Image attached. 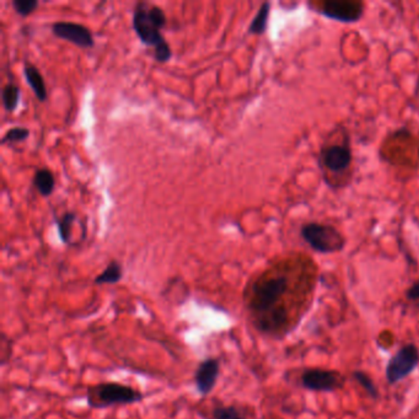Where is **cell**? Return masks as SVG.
Wrapping results in <instances>:
<instances>
[{
	"mask_svg": "<svg viewBox=\"0 0 419 419\" xmlns=\"http://www.w3.org/2000/svg\"><path fill=\"white\" fill-rule=\"evenodd\" d=\"M166 15L156 5L139 3L133 14V29L143 44L154 47V58L160 63L168 62L172 57L170 44L160 30L166 25Z\"/></svg>",
	"mask_w": 419,
	"mask_h": 419,
	"instance_id": "cell-1",
	"label": "cell"
},
{
	"mask_svg": "<svg viewBox=\"0 0 419 419\" xmlns=\"http://www.w3.org/2000/svg\"><path fill=\"white\" fill-rule=\"evenodd\" d=\"M89 406L94 410H105L113 406L134 405L144 400V395L128 385L119 383H101L89 386L86 390Z\"/></svg>",
	"mask_w": 419,
	"mask_h": 419,
	"instance_id": "cell-2",
	"label": "cell"
},
{
	"mask_svg": "<svg viewBox=\"0 0 419 419\" xmlns=\"http://www.w3.org/2000/svg\"><path fill=\"white\" fill-rule=\"evenodd\" d=\"M301 236L315 251L321 253L338 252L344 246L343 236L333 226L310 223L301 229Z\"/></svg>",
	"mask_w": 419,
	"mask_h": 419,
	"instance_id": "cell-3",
	"label": "cell"
},
{
	"mask_svg": "<svg viewBox=\"0 0 419 419\" xmlns=\"http://www.w3.org/2000/svg\"><path fill=\"white\" fill-rule=\"evenodd\" d=\"M419 365V349L415 344H406L393 358L386 365V380L390 385L398 384V381L410 375Z\"/></svg>",
	"mask_w": 419,
	"mask_h": 419,
	"instance_id": "cell-4",
	"label": "cell"
},
{
	"mask_svg": "<svg viewBox=\"0 0 419 419\" xmlns=\"http://www.w3.org/2000/svg\"><path fill=\"white\" fill-rule=\"evenodd\" d=\"M303 388L316 393H333L343 388L345 383L340 371L323 370V369H308L301 374Z\"/></svg>",
	"mask_w": 419,
	"mask_h": 419,
	"instance_id": "cell-5",
	"label": "cell"
},
{
	"mask_svg": "<svg viewBox=\"0 0 419 419\" xmlns=\"http://www.w3.org/2000/svg\"><path fill=\"white\" fill-rule=\"evenodd\" d=\"M364 13V4L353 0H327L323 4L321 14L337 21L357 22Z\"/></svg>",
	"mask_w": 419,
	"mask_h": 419,
	"instance_id": "cell-6",
	"label": "cell"
},
{
	"mask_svg": "<svg viewBox=\"0 0 419 419\" xmlns=\"http://www.w3.org/2000/svg\"><path fill=\"white\" fill-rule=\"evenodd\" d=\"M54 35L76 44L81 49H90L94 46V37L88 27L76 22L58 21L52 25Z\"/></svg>",
	"mask_w": 419,
	"mask_h": 419,
	"instance_id": "cell-7",
	"label": "cell"
},
{
	"mask_svg": "<svg viewBox=\"0 0 419 419\" xmlns=\"http://www.w3.org/2000/svg\"><path fill=\"white\" fill-rule=\"evenodd\" d=\"M221 374V362L218 358H207L199 364L194 373V384L202 396H208L216 388Z\"/></svg>",
	"mask_w": 419,
	"mask_h": 419,
	"instance_id": "cell-8",
	"label": "cell"
},
{
	"mask_svg": "<svg viewBox=\"0 0 419 419\" xmlns=\"http://www.w3.org/2000/svg\"><path fill=\"white\" fill-rule=\"evenodd\" d=\"M350 161H352V154L345 146H331L323 154L325 166L333 172L343 171L350 165Z\"/></svg>",
	"mask_w": 419,
	"mask_h": 419,
	"instance_id": "cell-9",
	"label": "cell"
},
{
	"mask_svg": "<svg viewBox=\"0 0 419 419\" xmlns=\"http://www.w3.org/2000/svg\"><path fill=\"white\" fill-rule=\"evenodd\" d=\"M24 74L26 78L27 84L30 85L32 91L40 101H46L47 99V89L44 84V76L39 69L30 62H25L24 64Z\"/></svg>",
	"mask_w": 419,
	"mask_h": 419,
	"instance_id": "cell-10",
	"label": "cell"
},
{
	"mask_svg": "<svg viewBox=\"0 0 419 419\" xmlns=\"http://www.w3.org/2000/svg\"><path fill=\"white\" fill-rule=\"evenodd\" d=\"M34 185L40 192L41 196L49 197L54 193V185H56L54 173L49 168H39L34 176Z\"/></svg>",
	"mask_w": 419,
	"mask_h": 419,
	"instance_id": "cell-11",
	"label": "cell"
},
{
	"mask_svg": "<svg viewBox=\"0 0 419 419\" xmlns=\"http://www.w3.org/2000/svg\"><path fill=\"white\" fill-rule=\"evenodd\" d=\"M122 277H123V271H122L121 263H118L117 261H111L106 268L104 269L101 273L94 279V283L97 286L116 284V283L121 282Z\"/></svg>",
	"mask_w": 419,
	"mask_h": 419,
	"instance_id": "cell-12",
	"label": "cell"
},
{
	"mask_svg": "<svg viewBox=\"0 0 419 419\" xmlns=\"http://www.w3.org/2000/svg\"><path fill=\"white\" fill-rule=\"evenodd\" d=\"M269 11H271V4L268 1L261 5L258 13L256 14V16L253 18L251 25L248 27L250 34H253V35L265 34L267 24H268Z\"/></svg>",
	"mask_w": 419,
	"mask_h": 419,
	"instance_id": "cell-13",
	"label": "cell"
},
{
	"mask_svg": "<svg viewBox=\"0 0 419 419\" xmlns=\"http://www.w3.org/2000/svg\"><path fill=\"white\" fill-rule=\"evenodd\" d=\"M212 419H248L246 412L236 405L216 406L212 410Z\"/></svg>",
	"mask_w": 419,
	"mask_h": 419,
	"instance_id": "cell-14",
	"label": "cell"
},
{
	"mask_svg": "<svg viewBox=\"0 0 419 419\" xmlns=\"http://www.w3.org/2000/svg\"><path fill=\"white\" fill-rule=\"evenodd\" d=\"M1 99H3V105L5 110L8 112H13L18 107L19 100H20V89L13 83L5 85L1 91Z\"/></svg>",
	"mask_w": 419,
	"mask_h": 419,
	"instance_id": "cell-15",
	"label": "cell"
},
{
	"mask_svg": "<svg viewBox=\"0 0 419 419\" xmlns=\"http://www.w3.org/2000/svg\"><path fill=\"white\" fill-rule=\"evenodd\" d=\"M76 221V214L66 212L59 219H57L58 234L63 243H69L71 241V231L73 223Z\"/></svg>",
	"mask_w": 419,
	"mask_h": 419,
	"instance_id": "cell-16",
	"label": "cell"
},
{
	"mask_svg": "<svg viewBox=\"0 0 419 419\" xmlns=\"http://www.w3.org/2000/svg\"><path fill=\"white\" fill-rule=\"evenodd\" d=\"M353 378L358 384L360 385L365 390L369 396H371L373 398H379V390L376 388L375 384L370 379V376L365 374V373H363V371L357 370L354 371Z\"/></svg>",
	"mask_w": 419,
	"mask_h": 419,
	"instance_id": "cell-17",
	"label": "cell"
},
{
	"mask_svg": "<svg viewBox=\"0 0 419 419\" xmlns=\"http://www.w3.org/2000/svg\"><path fill=\"white\" fill-rule=\"evenodd\" d=\"M29 134H30L29 129L24 128V127H14V128L9 129L3 136V138H1V144L26 141Z\"/></svg>",
	"mask_w": 419,
	"mask_h": 419,
	"instance_id": "cell-18",
	"label": "cell"
},
{
	"mask_svg": "<svg viewBox=\"0 0 419 419\" xmlns=\"http://www.w3.org/2000/svg\"><path fill=\"white\" fill-rule=\"evenodd\" d=\"M13 8L19 15L27 16L35 11L36 8L39 6L37 0H13Z\"/></svg>",
	"mask_w": 419,
	"mask_h": 419,
	"instance_id": "cell-19",
	"label": "cell"
},
{
	"mask_svg": "<svg viewBox=\"0 0 419 419\" xmlns=\"http://www.w3.org/2000/svg\"><path fill=\"white\" fill-rule=\"evenodd\" d=\"M0 348H1V353H0L1 365H5V364L8 363V360H9L10 357H11L13 349H11V342H10L9 338H8L4 333L1 335V344H0Z\"/></svg>",
	"mask_w": 419,
	"mask_h": 419,
	"instance_id": "cell-20",
	"label": "cell"
},
{
	"mask_svg": "<svg viewBox=\"0 0 419 419\" xmlns=\"http://www.w3.org/2000/svg\"><path fill=\"white\" fill-rule=\"evenodd\" d=\"M406 298L410 301H419V279L407 289Z\"/></svg>",
	"mask_w": 419,
	"mask_h": 419,
	"instance_id": "cell-21",
	"label": "cell"
}]
</instances>
